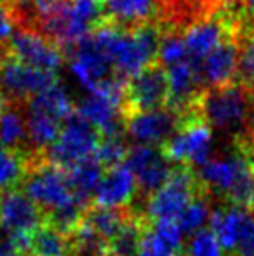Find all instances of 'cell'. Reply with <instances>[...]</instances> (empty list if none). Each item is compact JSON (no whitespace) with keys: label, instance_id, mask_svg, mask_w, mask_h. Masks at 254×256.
I'll use <instances>...</instances> for the list:
<instances>
[{"label":"cell","instance_id":"obj_1","mask_svg":"<svg viewBox=\"0 0 254 256\" xmlns=\"http://www.w3.org/2000/svg\"><path fill=\"white\" fill-rule=\"evenodd\" d=\"M106 60L112 64L115 77L131 80L152 64L160 48V30L148 23L134 30H122L113 24H99L91 32Z\"/></svg>","mask_w":254,"mask_h":256},{"label":"cell","instance_id":"obj_2","mask_svg":"<svg viewBox=\"0 0 254 256\" xmlns=\"http://www.w3.org/2000/svg\"><path fill=\"white\" fill-rule=\"evenodd\" d=\"M197 114L211 129L232 136L234 143L254 142V92L239 82L204 92Z\"/></svg>","mask_w":254,"mask_h":256},{"label":"cell","instance_id":"obj_3","mask_svg":"<svg viewBox=\"0 0 254 256\" xmlns=\"http://www.w3.org/2000/svg\"><path fill=\"white\" fill-rule=\"evenodd\" d=\"M234 145L232 150L211 157L206 164L193 171L207 196L214 194L216 197L227 200V204L249 209L253 199L251 166L246 146L241 143Z\"/></svg>","mask_w":254,"mask_h":256},{"label":"cell","instance_id":"obj_4","mask_svg":"<svg viewBox=\"0 0 254 256\" xmlns=\"http://www.w3.org/2000/svg\"><path fill=\"white\" fill-rule=\"evenodd\" d=\"M23 192L40 209L44 220L52 212L78 200L71 192L66 171L51 164L44 155H35L31 158H26Z\"/></svg>","mask_w":254,"mask_h":256},{"label":"cell","instance_id":"obj_5","mask_svg":"<svg viewBox=\"0 0 254 256\" xmlns=\"http://www.w3.org/2000/svg\"><path fill=\"white\" fill-rule=\"evenodd\" d=\"M206 192L192 168L176 166L169 182L146 199L145 216L153 222H178L181 212L199 194Z\"/></svg>","mask_w":254,"mask_h":256},{"label":"cell","instance_id":"obj_6","mask_svg":"<svg viewBox=\"0 0 254 256\" xmlns=\"http://www.w3.org/2000/svg\"><path fill=\"white\" fill-rule=\"evenodd\" d=\"M99 143H101V134L77 112H73L64 120L59 138L44 154V157L51 164L68 171L73 166L94 157Z\"/></svg>","mask_w":254,"mask_h":256},{"label":"cell","instance_id":"obj_7","mask_svg":"<svg viewBox=\"0 0 254 256\" xmlns=\"http://www.w3.org/2000/svg\"><path fill=\"white\" fill-rule=\"evenodd\" d=\"M211 128L199 117V114H190L181 118L178 131L171 136L162 150L173 164L195 169L211 158Z\"/></svg>","mask_w":254,"mask_h":256},{"label":"cell","instance_id":"obj_8","mask_svg":"<svg viewBox=\"0 0 254 256\" xmlns=\"http://www.w3.org/2000/svg\"><path fill=\"white\" fill-rule=\"evenodd\" d=\"M124 166L132 172L138 192L143 196H153L160 190L173 174L176 166L166 157L162 148L157 146L134 145L129 148Z\"/></svg>","mask_w":254,"mask_h":256},{"label":"cell","instance_id":"obj_9","mask_svg":"<svg viewBox=\"0 0 254 256\" xmlns=\"http://www.w3.org/2000/svg\"><path fill=\"white\" fill-rule=\"evenodd\" d=\"M169 98V84L167 72L162 64L152 63L141 74L131 78L126 89V103H124V117L139 112L159 110L167 104Z\"/></svg>","mask_w":254,"mask_h":256},{"label":"cell","instance_id":"obj_10","mask_svg":"<svg viewBox=\"0 0 254 256\" xmlns=\"http://www.w3.org/2000/svg\"><path fill=\"white\" fill-rule=\"evenodd\" d=\"M56 84V74L31 68L12 56L0 58V94L3 98L30 100Z\"/></svg>","mask_w":254,"mask_h":256},{"label":"cell","instance_id":"obj_11","mask_svg":"<svg viewBox=\"0 0 254 256\" xmlns=\"http://www.w3.org/2000/svg\"><path fill=\"white\" fill-rule=\"evenodd\" d=\"M70 74L87 92L96 91L113 78L112 64L98 48L91 34L75 44L70 49Z\"/></svg>","mask_w":254,"mask_h":256},{"label":"cell","instance_id":"obj_12","mask_svg":"<svg viewBox=\"0 0 254 256\" xmlns=\"http://www.w3.org/2000/svg\"><path fill=\"white\" fill-rule=\"evenodd\" d=\"M181 117L171 108L164 106L159 110L139 112L126 118V131L136 145L157 146L166 145L171 136L178 131Z\"/></svg>","mask_w":254,"mask_h":256},{"label":"cell","instance_id":"obj_13","mask_svg":"<svg viewBox=\"0 0 254 256\" xmlns=\"http://www.w3.org/2000/svg\"><path fill=\"white\" fill-rule=\"evenodd\" d=\"M9 49L14 60L31 68L56 74L63 64L61 49L30 28H21L14 32L9 42Z\"/></svg>","mask_w":254,"mask_h":256},{"label":"cell","instance_id":"obj_14","mask_svg":"<svg viewBox=\"0 0 254 256\" xmlns=\"http://www.w3.org/2000/svg\"><path fill=\"white\" fill-rule=\"evenodd\" d=\"M45 220L23 190H9L0 197V226L9 234H31L44 225Z\"/></svg>","mask_w":254,"mask_h":256},{"label":"cell","instance_id":"obj_15","mask_svg":"<svg viewBox=\"0 0 254 256\" xmlns=\"http://www.w3.org/2000/svg\"><path fill=\"white\" fill-rule=\"evenodd\" d=\"M136 190V180L124 164L106 169L92 197V204L106 209H126Z\"/></svg>","mask_w":254,"mask_h":256},{"label":"cell","instance_id":"obj_16","mask_svg":"<svg viewBox=\"0 0 254 256\" xmlns=\"http://www.w3.org/2000/svg\"><path fill=\"white\" fill-rule=\"evenodd\" d=\"M103 14V0H68L66 30L61 51H70L75 44L91 34L92 28H98Z\"/></svg>","mask_w":254,"mask_h":256},{"label":"cell","instance_id":"obj_17","mask_svg":"<svg viewBox=\"0 0 254 256\" xmlns=\"http://www.w3.org/2000/svg\"><path fill=\"white\" fill-rule=\"evenodd\" d=\"M228 35H230L228 21L218 20V18H207V20L197 21L183 35L188 58L202 63V60L207 54L213 52L227 38H230Z\"/></svg>","mask_w":254,"mask_h":256},{"label":"cell","instance_id":"obj_18","mask_svg":"<svg viewBox=\"0 0 254 256\" xmlns=\"http://www.w3.org/2000/svg\"><path fill=\"white\" fill-rule=\"evenodd\" d=\"M237 56L239 48L232 38H227L213 52L207 54L200 63L204 84L211 89H221L234 84V78H237Z\"/></svg>","mask_w":254,"mask_h":256},{"label":"cell","instance_id":"obj_19","mask_svg":"<svg viewBox=\"0 0 254 256\" xmlns=\"http://www.w3.org/2000/svg\"><path fill=\"white\" fill-rule=\"evenodd\" d=\"M103 10L110 24L122 30H134L148 24L157 12V0H103Z\"/></svg>","mask_w":254,"mask_h":256},{"label":"cell","instance_id":"obj_20","mask_svg":"<svg viewBox=\"0 0 254 256\" xmlns=\"http://www.w3.org/2000/svg\"><path fill=\"white\" fill-rule=\"evenodd\" d=\"M66 174L73 196L82 204L87 206L91 197H94L96 188H98L99 182H101L103 174H105V168L96 160V157H92L70 168L66 171Z\"/></svg>","mask_w":254,"mask_h":256},{"label":"cell","instance_id":"obj_21","mask_svg":"<svg viewBox=\"0 0 254 256\" xmlns=\"http://www.w3.org/2000/svg\"><path fill=\"white\" fill-rule=\"evenodd\" d=\"M131 208L126 209H106L99 206H87L82 216V223L87 225L92 232H96L106 244L126 223Z\"/></svg>","mask_w":254,"mask_h":256},{"label":"cell","instance_id":"obj_22","mask_svg":"<svg viewBox=\"0 0 254 256\" xmlns=\"http://www.w3.org/2000/svg\"><path fill=\"white\" fill-rule=\"evenodd\" d=\"M26 110L40 112V114L49 115V117L56 118V120L63 122V124L75 112L73 103H71V98L68 96L66 89L59 84L52 86L47 91L40 92V94L28 100Z\"/></svg>","mask_w":254,"mask_h":256},{"label":"cell","instance_id":"obj_23","mask_svg":"<svg viewBox=\"0 0 254 256\" xmlns=\"http://www.w3.org/2000/svg\"><path fill=\"white\" fill-rule=\"evenodd\" d=\"M30 253L33 256H73L70 236H64L52 225L44 223L31 236Z\"/></svg>","mask_w":254,"mask_h":256},{"label":"cell","instance_id":"obj_24","mask_svg":"<svg viewBox=\"0 0 254 256\" xmlns=\"http://www.w3.org/2000/svg\"><path fill=\"white\" fill-rule=\"evenodd\" d=\"M0 145L17 152L21 145H28L26 118L14 108L0 112Z\"/></svg>","mask_w":254,"mask_h":256},{"label":"cell","instance_id":"obj_25","mask_svg":"<svg viewBox=\"0 0 254 256\" xmlns=\"http://www.w3.org/2000/svg\"><path fill=\"white\" fill-rule=\"evenodd\" d=\"M24 172L26 160L17 152L0 145V192H9L23 183Z\"/></svg>","mask_w":254,"mask_h":256},{"label":"cell","instance_id":"obj_26","mask_svg":"<svg viewBox=\"0 0 254 256\" xmlns=\"http://www.w3.org/2000/svg\"><path fill=\"white\" fill-rule=\"evenodd\" d=\"M209 218H211L209 196H207L206 192H202L185 208V211L181 212V216L178 218V225H180L183 234L193 236L195 232L202 230V226L206 225V222Z\"/></svg>","mask_w":254,"mask_h":256},{"label":"cell","instance_id":"obj_27","mask_svg":"<svg viewBox=\"0 0 254 256\" xmlns=\"http://www.w3.org/2000/svg\"><path fill=\"white\" fill-rule=\"evenodd\" d=\"M127 145L124 142V136H108V138H103L99 143L98 150H96V160L106 169L117 168V166L124 164L127 157Z\"/></svg>","mask_w":254,"mask_h":256},{"label":"cell","instance_id":"obj_28","mask_svg":"<svg viewBox=\"0 0 254 256\" xmlns=\"http://www.w3.org/2000/svg\"><path fill=\"white\" fill-rule=\"evenodd\" d=\"M159 61L164 68H171L178 63H183V61L190 60L188 58L187 46H185L183 35L178 34H169L160 40L159 48Z\"/></svg>","mask_w":254,"mask_h":256},{"label":"cell","instance_id":"obj_29","mask_svg":"<svg viewBox=\"0 0 254 256\" xmlns=\"http://www.w3.org/2000/svg\"><path fill=\"white\" fill-rule=\"evenodd\" d=\"M237 56V78L239 84L253 89L254 86V34L244 37L242 44L239 46Z\"/></svg>","mask_w":254,"mask_h":256},{"label":"cell","instance_id":"obj_30","mask_svg":"<svg viewBox=\"0 0 254 256\" xmlns=\"http://www.w3.org/2000/svg\"><path fill=\"white\" fill-rule=\"evenodd\" d=\"M136 256H180V250L167 242L164 237H160L148 223V226L143 232Z\"/></svg>","mask_w":254,"mask_h":256},{"label":"cell","instance_id":"obj_31","mask_svg":"<svg viewBox=\"0 0 254 256\" xmlns=\"http://www.w3.org/2000/svg\"><path fill=\"white\" fill-rule=\"evenodd\" d=\"M183 256H223V248L211 228H202L190 237L187 253Z\"/></svg>","mask_w":254,"mask_h":256},{"label":"cell","instance_id":"obj_32","mask_svg":"<svg viewBox=\"0 0 254 256\" xmlns=\"http://www.w3.org/2000/svg\"><path fill=\"white\" fill-rule=\"evenodd\" d=\"M232 256H254V212L246 209L235 237Z\"/></svg>","mask_w":254,"mask_h":256},{"label":"cell","instance_id":"obj_33","mask_svg":"<svg viewBox=\"0 0 254 256\" xmlns=\"http://www.w3.org/2000/svg\"><path fill=\"white\" fill-rule=\"evenodd\" d=\"M14 23H16V18H14V12L10 10V7L0 2V51L12 38L14 32H16L14 30Z\"/></svg>","mask_w":254,"mask_h":256},{"label":"cell","instance_id":"obj_34","mask_svg":"<svg viewBox=\"0 0 254 256\" xmlns=\"http://www.w3.org/2000/svg\"><path fill=\"white\" fill-rule=\"evenodd\" d=\"M187 7H197V9H213V7L220 6L218 0H185Z\"/></svg>","mask_w":254,"mask_h":256},{"label":"cell","instance_id":"obj_35","mask_svg":"<svg viewBox=\"0 0 254 256\" xmlns=\"http://www.w3.org/2000/svg\"><path fill=\"white\" fill-rule=\"evenodd\" d=\"M10 2L14 4L16 9H28V7L35 6V4L40 2V0H10Z\"/></svg>","mask_w":254,"mask_h":256},{"label":"cell","instance_id":"obj_36","mask_svg":"<svg viewBox=\"0 0 254 256\" xmlns=\"http://www.w3.org/2000/svg\"><path fill=\"white\" fill-rule=\"evenodd\" d=\"M0 256H19V254H16L14 251H10L9 248L2 246V250H0Z\"/></svg>","mask_w":254,"mask_h":256},{"label":"cell","instance_id":"obj_37","mask_svg":"<svg viewBox=\"0 0 254 256\" xmlns=\"http://www.w3.org/2000/svg\"><path fill=\"white\" fill-rule=\"evenodd\" d=\"M242 2L246 4V7H248V9L254 10V0H242Z\"/></svg>","mask_w":254,"mask_h":256},{"label":"cell","instance_id":"obj_38","mask_svg":"<svg viewBox=\"0 0 254 256\" xmlns=\"http://www.w3.org/2000/svg\"><path fill=\"white\" fill-rule=\"evenodd\" d=\"M253 92H254V86H253Z\"/></svg>","mask_w":254,"mask_h":256},{"label":"cell","instance_id":"obj_39","mask_svg":"<svg viewBox=\"0 0 254 256\" xmlns=\"http://www.w3.org/2000/svg\"><path fill=\"white\" fill-rule=\"evenodd\" d=\"M180 256H183V254H180Z\"/></svg>","mask_w":254,"mask_h":256}]
</instances>
